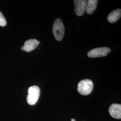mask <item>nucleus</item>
I'll return each mask as SVG.
<instances>
[{
    "instance_id": "obj_8",
    "label": "nucleus",
    "mask_w": 121,
    "mask_h": 121,
    "mask_svg": "<svg viewBox=\"0 0 121 121\" xmlns=\"http://www.w3.org/2000/svg\"><path fill=\"white\" fill-rule=\"evenodd\" d=\"M121 16V9H116L108 14L107 20L110 23H114L119 19Z\"/></svg>"
},
{
    "instance_id": "obj_7",
    "label": "nucleus",
    "mask_w": 121,
    "mask_h": 121,
    "mask_svg": "<svg viewBox=\"0 0 121 121\" xmlns=\"http://www.w3.org/2000/svg\"><path fill=\"white\" fill-rule=\"evenodd\" d=\"M108 111L110 115L113 118L116 119H121V104H112L110 106L108 109Z\"/></svg>"
},
{
    "instance_id": "obj_3",
    "label": "nucleus",
    "mask_w": 121,
    "mask_h": 121,
    "mask_svg": "<svg viewBox=\"0 0 121 121\" xmlns=\"http://www.w3.org/2000/svg\"><path fill=\"white\" fill-rule=\"evenodd\" d=\"M40 93V90L39 86H30L28 90L27 96V103L31 105H34L38 101Z\"/></svg>"
},
{
    "instance_id": "obj_5",
    "label": "nucleus",
    "mask_w": 121,
    "mask_h": 121,
    "mask_svg": "<svg viewBox=\"0 0 121 121\" xmlns=\"http://www.w3.org/2000/svg\"><path fill=\"white\" fill-rule=\"evenodd\" d=\"M87 1L85 0H74L75 12L78 16L82 15L86 9Z\"/></svg>"
},
{
    "instance_id": "obj_6",
    "label": "nucleus",
    "mask_w": 121,
    "mask_h": 121,
    "mask_svg": "<svg viewBox=\"0 0 121 121\" xmlns=\"http://www.w3.org/2000/svg\"><path fill=\"white\" fill-rule=\"evenodd\" d=\"M39 41L34 39H30L26 41L24 45L21 47L22 50L26 52H30L35 49L39 43Z\"/></svg>"
},
{
    "instance_id": "obj_4",
    "label": "nucleus",
    "mask_w": 121,
    "mask_h": 121,
    "mask_svg": "<svg viewBox=\"0 0 121 121\" xmlns=\"http://www.w3.org/2000/svg\"><path fill=\"white\" fill-rule=\"evenodd\" d=\"M111 50L108 47L95 48L91 50L87 53V56L90 58H95L106 56Z\"/></svg>"
},
{
    "instance_id": "obj_11",
    "label": "nucleus",
    "mask_w": 121,
    "mask_h": 121,
    "mask_svg": "<svg viewBox=\"0 0 121 121\" xmlns=\"http://www.w3.org/2000/svg\"><path fill=\"white\" fill-rule=\"evenodd\" d=\"M71 121H75V120L74 119H73V118H72L71 119Z\"/></svg>"
},
{
    "instance_id": "obj_2",
    "label": "nucleus",
    "mask_w": 121,
    "mask_h": 121,
    "mask_svg": "<svg viewBox=\"0 0 121 121\" xmlns=\"http://www.w3.org/2000/svg\"><path fill=\"white\" fill-rule=\"evenodd\" d=\"M93 86V83L91 80L83 79L78 83L77 90L78 93L82 95H88L91 92Z\"/></svg>"
},
{
    "instance_id": "obj_10",
    "label": "nucleus",
    "mask_w": 121,
    "mask_h": 121,
    "mask_svg": "<svg viewBox=\"0 0 121 121\" xmlns=\"http://www.w3.org/2000/svg\"><path fill=\"white\" fill-rule=\"evenodd\" d=\"M6 21L4 15L0 11V26H4L6 25Z\"/></svg>"
},
{
    "instance_id": "obj_9",
    "label": "nucleus",
    "mask_w": 121,
    "mask_h": 121,
    "mask_svg": "<svg viewBox=\"0 0 121 121\" xmlns=\"http://www.w3.org/2000/svg\"><path fill=\"white\" fill-rule=\"evenodd\" d=\"M98 2V0H89L87 1L86 10L88 14H91L94 12L97 7Z\"/></svg>"
},
{
    "instance_id": "obj_1",
    "label": "nucleus",
    "mask_w": 121,
    "mask_h": 121,
    "mask_svg": "<svg viewBox=\"0 0 121 121\" xmlns=\"http://www.w3.org/2000/svg\"><path fill=\"white\" fill-rule=\"evenodd\" d=\"M52 32L56 40L60 41L63 39L65 34V27L60 18H57L54 22L52 26Z\"/></svg>"
}]
</instances>
